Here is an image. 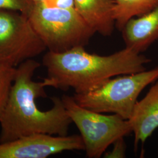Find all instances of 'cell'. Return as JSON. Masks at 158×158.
I'll use <instances>...</instances> for the list:
<instances>
[{"label": "cell", "instance_id": "obj_1", "mask_svg": "<svg viewBox=\"0 0 158 158\" xmlns=\"http://www.w3.org/2000/svg\"><path fill=\"white\" fill-rule=\"evenodd\" d=\"M40 64L33 59L17 67L15 80L5 108L0 117V143L11 141L34 134L68 135L72 121L62 98H52L53 107L42 111L36 102L46 98L44 81H35L34 75Z\"/></svg>", "mask_w": 158, "mask_h": 158}, {"label": "cell", "instance_id": "obj_2", "mask_svg": "<svg viewBox=\"0 0 158 158\" xmlns=\"http://www.w3.org/2000/svg\"><path fill=\"white\" fill-rule=\"evenodd\" d=\"M151 59L128 48L107 56L90 53L84 46L62 52L48 51L42 59L46 87L62 91L73 89L80 94L94 90L110 79L147 70Z\"/></svg>", "mask_w": 158, "mask_h": 158}, {"label": "cell", "instance_id": "obj_3", "mask_svg": "<svg viewBox=\"0 0 158 158\" xmlns=\"http://www.w3.org/2000/svg\"><path fill=\"white\" fill-rule=\"evenodd\" d=\"M28 18L46 49L54 52L85 47L96 33L74 8L34 3Z\"/></svg>", "mask_w": 158, "mask_h": 158}, {"label": "cell", "instance_id": "obj_4", "mask_svg": "<svg viewBox=\"0 0 158 158\" xmlns=\"http://www.w3.org/2000/svg\"><path fill=\"white\" fill-rule=\"evenodd\" d=\"M158 80L157 66L149 70L119 75L94 90L74 93L73 97L83 107L98 113L117 114L128 120L141 93Z\"/></svg>", "mask_w": 158, "mask_h": 158}, {"label": "cell", "instance_id": "obj_5", "mask_svg": "<svg viewBox=\"0 0 158 158\" xmlns=\"http://www.w3.org/2000/svg\"><path fill=\"white\" fill-rule=\"evenodd\" d=\"M63 102L84 142L89 158H99L119 138L132 133L128 120L115 114L98 113L80 106L73 96L64 95Z\"/></svg>", "mask_w": 158, "mask_h": 158}, {"label": "cell", "instance_id": "obj_6", "mask_svg": "<svg viewBox=\"0 0 158 158\" xmlns=\"http://www.w3.org/2000/svg\"><path fill=\"white\" fill-rule=\"evenodd\" d=\"M46 49L28 17L0 12V63L17 68Z\"/></svg>", "mask_w": 158, "mask_h": 158}, {"label": "cell", "instance_id": "obj_7", "mask_svg": "<svg viewBox=\"0 0 158 158\" xmlns=\"http://www.w3.org/2000/svg\"><path fill=\"white\" fill-rule=\"evenodd\" d=\"M85 150L80 135L34 134L0 143V158H46L65 151Z\"/></svg>", "mask_w": 158, "mask_h": 158}, {"label": "cell", "instance_id": "obj_8", "mask_svg": "<svg viewBox=\"0 0 158 158\" xmlns=\"http://www.w3.org/2000/svg\"><path fill=\"white\" fill-rule=\"evenodd\" d=\"M134 135V149L143 144L158 128V80L147 94L137 101L128 119Z\"/></svg>", "mask_w": 158, "mask_h": 158}, {"label": "cell", "instance_id": "obj_9", "mask_svg": "<svg viewBox=\"0 0 158 158\" xmlns=\"http://www.w3.org/2000/svg\"><path fill=\"white\" fill-rule=\"evenodd\" d=\"M125 47L142 53L158 40V6L140 17L132 18L121 31Z\"/></svg>", "mask_w": 158, "mask_h": 158}, {"label": "cell", "instance_id": "obj_10", "mask_svg": "<svg viewBox=\"0 0 158 158\" xmlns=\"http://www.w3.org/2000/svg\"><path fill=\"white\" fill-rule=\"evenodd\" d=\"M74 7L96 33L113 34L115 27L114 0H73Z\"/></svg>", "mask_w": 158, "mask_h": 158}, {"label": "cell", "instance_id": "obj_11", "mask_svg": "<svg viewBox=\"0 0 158 158\" xmlns=\"http://www.w3.org/2000/svg\"><path fill=\"white\" fill-rule=\"evenodd\" d=\"M114 19L115 27L121 31L130 19L152 11L158 0H114Z\"/></svg>", "mask_w": 158, "mask_h": 158}, {"label": "cell", "instance_id": "obj_12", "mask_svg": "<svg viewBox=\"0 0 158 158\" xmlns=\"http://www.w3.org/2000/svg\"><path fill=\"white\" fill-rule=\"evenodd\" d=\"M16 72V67L0 63V117L8 102Z\"/></svg>", "mask_w": 158, "mask_h": 158}, {"label": "cell", "instance_id": "obj_13", "mask_svg": "<svg viewBox=\"0 0 158 158\" xmlns=\"http://www.w3.org/2000/svg\"><path fill=\"white\" fill-rule=\"evenodd\" d=\"M34 6L33 0H0V10L6 9L18 11L27 17Z\"/></svg>", "mask_w": 158, "mask_h": 158}, {"label": "cell", "instance_id": "obj_14", "mask_svg": "<svg viewBox=\"0 0 158 158\" xmlns=\"http://www.w3.org/2000/svg\"><path fill=\"white\" fill-rule=\"evenodd\" d=\"M113 147L110 151H106L103 155L104 158H124L126 157L127 145L124 137L119 138L113 143Z\"/></svg>", "mask_w": 158, "mask_h": 158}, {"label": "cell", "instance_id": "obj_15", "mask_svg": "<svg viewBox=\"0 0 158 158\" xmlns=\"http://www.w3.org/2000/svg\"><path fill=\"white\" fill-rule=\"evenodd\" d=\"M44 3L51 6H55L63 8H74L73 0H46Z\"/></svg>", "mask_w": 158, "mask_h": 158}, {"label": "cell", "instance_id": "obj_16", "mask_svg": "<svg viewBox=\"0 0 158 158\" xmlns=\"http://www.w3.org/2000/svg\"><path fill=\"white\" fill-rule=\"evenodd\" d=\"M35 4H37V3H41V2H45L46 0H33Z\"/></svg>", "mask_w": 158, "mask_h": 158}, {"label": "cell", "instance_id": "obj_17", "mask_svg": "<svg viewBox=\"0 0 158 158\" xmlns=\"http://www.w3.org/2000/svg\"></svg>", "mask_w": 158, "mask_h": 158}]
</instances>
